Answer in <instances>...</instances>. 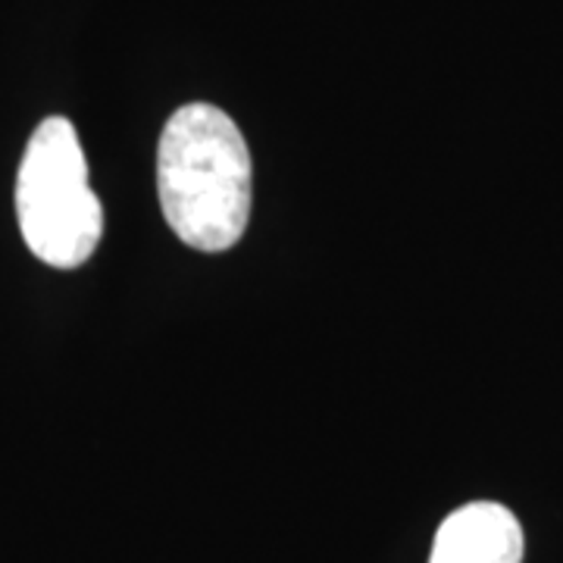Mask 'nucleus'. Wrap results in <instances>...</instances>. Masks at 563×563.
<instances>
[{"label":"nucleus","mask_w":563,"mask_h":563,"mask_svg":"<svg viewBox=\"0 0 563 563\" xmlns=\"http://www.w3.org/2000/svg\"><path fill=\"white\" fill-rule=\"evenodd\" d=\"M523 526L504 504L473 501L448 514L429 563H523Z\"/></svg>","instance_id":"7ed1b4c3"},{"label":"nucleus","mask_w":563,"mask_h":563,"mask_svg":"<svg viewBox=\"0 0 563 563\" xmlns=\"http://www.w3.org/2000/svg\"><path fill=\"white\" fill-rule=\"evenodd\" d=\"M16 217L29 251L54 269L91 261L103 235V207L88 181L79 132L66 117L38 122L16 176Z\"/></svg>","instance_id":"f03ea898"},{"label":"nucleus","mask_w":563,"mask_h":563,"mask_svg":"<svg viewBox=\"0 0 563 563\" xmlns=\"http://www.w3.org/2000/svg\"><path fill=\"white\" fill-rule=\"evenodd\" d=\"M157 195L169 229L203 254L242 242L251 220L254 163L242 129L213 103H185L157 144Z\"/></svg>","instance_id":"f257e3e1"}]
</instances>
